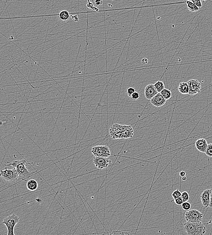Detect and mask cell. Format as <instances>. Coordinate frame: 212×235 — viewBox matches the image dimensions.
<instances>
[{"label": "cell", "instance_id": "cell-26", "mask_svg": "<svg viewBox=\"0 0 212 235\" xmlns=\"http://www.w3.org/2000/svg\"><path fill=\"white\" fill-rule=\"evenodd\" d=\"M135 91V90L134 88L130 87L128 88V89L127 90V94L128 96L131 97L132 95L134 94Z\"/></svg>", "mask_w": 212, "mask_h": 235}, {"label": "cell", "instance_id": "cell-13", "mask_svg": "<svg viewBox=\"0 0 212 235\" xmlns=\"http://www.w3.org/2000/svg\"><path fill=\"white\" fill-rule=\"evenodd\" d=\"M200 197L204 207H209L210 203V190L209 189L204 190L201 194Z\"/></svg>", "mask_w": 212, "mask_h": 235}, {"label": "cell", "instance_id": "cell-10", "mask_svg": "<svg viewBox=\"0 0 212 235\" xmlns=\"http://www.w3.org/2000/svg\"><path fill=\"white\" fill-rule=\"evenodd\" d=\"M150 100L151 103L156 107H160L163 106L167 102V100L163 97L160 92L157 93L155 96L152 98Z\"/></svg>", "mask_w": 212, "mask_h": 235}, {"label": "cell", "instance_id": "cell-20", "mask_svg": "<svg viewBox=\"0 0 212 235\" xmlns=\"http://www.w3.org/2000/svg\"><path fill=\"white\" fill-rule=\"evenodd\" d=\"M154 87L158 92H161L164 89H165V85L164 83L160 80L156 82L154 84Z\"/></svg>", "mask_w": 212, "mask_h": 235}, {"label": "cell", "instance_id": "cell-9", "mask_svg": "<svg viewBox=\"0 0 212 235\" xmlns=\"http://www.w3.org/2000/svg\"><path fill=\"white\" fill-rule=\"evenodd\" d=\"M109 133L111 137L113 139L122 138V129L121 125L117 123L113 124L110 128Z\"/></svg>", "mask_w": 212, "mask_h": 235}, {"label": "cell", "instance_id": "cell-14", "mask_svg": "<svg viewBox=\"0 0 212 235\" xmlns=\"http://www.w3.org/2000/svg\"><path fill=\"white\" fill-rule=\"evenodd\" d=\"M208 145L207 141L204 138L198 139L196 141L195 144V146L197 149L199 150V152L204 153L206 152Z\"/></svg>", "mask_w": 212, "mask_h": 235}, {"label": "cell", "instance_id": "cell-19", "mask_svg": "<svg viewBox=\"0 0 212 235\" xmlns=\"http://www.w3.org/2000/svg\"><path fill=\"white\" fill-rule=\"evenodd\" d=\"M160 93L163 96V97L166 99V100H169L172 98V92L170 90L165 88Z\"/></svg>", "mask_w": 212, "mask_h": 235}, {"label": "cell", "instance_id": "cell-31", "mask_svg": "<svg viewBox=\"0 0 212 235\" xmlns=\"http://www.w3.org/2000/svg\"><path fill=\"white\" fill-rule=\"evenodd\" d=\"M210 203L209 207L212 208V189H210Z\"/></svg>", "mask_w": 212, "mask_h": 235}, {"label": "cell", "instance_id": "cell-6", "mask_svg": "<svg viewBox=\"0 0 212 235\" xmlns=\"http://www.w3.org/2000/svg\"><path fill=\"white\" fill-rule=\"evenodd\" d=\"M91 153L95 157L108 158L111 156V152L107 146H93Z\"/></svg>", "mask_w": 212, "mask_h": 235}, {"label": "cell", "instance_id": "cell-1", "mask_svg": "<svg viewBox=\"0 0 212 235\" xmlns=\"http://www.w3.org/2000/svg\"><path fill=\"white\" fill-rule=\"evenodd\" d=\"M8 163L9 164L5 165V166H11L15 168L17 171L20 178H26L29 177L31 175V173L26 166V164H29V163L25 159L14 161L12 162H8Z\"/></svg>", "mask_w": 212, "mask_h": 235}, {"label": "cell", "instance_id": "cell-21", "mask_svg": "<svg viewBox=\"0 0 212 235\" xmlns=\"http://www.w3.org/2000/svg\"><path fill=\"white\" fill-rule=\"evenodd\" d=\"M181 207L182 209L185 211H189L191 208V204L188 201L184 202L181 204Z\"/></svg>", "mask_w": 212, "mask_h": 235}, {"label": "cell", "instance_id": "cell-7", "mask_svg": "<svg viewBox=\"0 0 212 235\" xmlns=\"http://www.w3.org/2000/svg\"><path fill=\"white\" fill-rule=\"evenodd\" d=\"M93 163L95 167L99 170H102L107 168L112 163V161L109 158L103 157H93Z\"/></svg>", "mask_w": 212, "mask_h": 235}, {"label": "cell", "instance_id": "cell-12", "mask_svg": "<svg viewBox=\"0 0 212 235\" xmlns=\"http://www.w3.org/2000/svg\"><path fill=\"white\" fill-rule=\"evenodd\" d=\"M122 129V138L128 139L133 137L134 129L131 126L121 125Z\"/></svg>", "mask_w": 212, "mask_h": 235}, {"label": "cell", "instance_id": "cell-2", "mask_svg": "<svg viewBox=\"0 0 212 235\" xmlns=\"http://www.w3.org/2000/svg\"><path fill=\"white\" fill-rule=\"evenodd\" d=\"M184 228L188 235H202L206 232V227L201 223H193L187 222L185 223Z\"/></svg>", "mask_w": 212, "mask_h": 235}, {"label": "cell", "instance_id": "cell-30", "mask_svg": "<svg viewBox=\"0 0 212 235\" xmlns=\"http://www.w3.org/2000/svg\"><path fill=\"white\" fill-rule=\"evenodd\" d=\"M148 59L147 58H143L142 59V61H141V63L143 64H147V63H148Z\"/></svg>", "mask_w": 212, "mask_h": 235}, {"label": "cell", "instance_id": "cell-23", "mask_svg": "<svg viewBox=\"0 0 212 235\" xmlns=\"http://www.w3.org/2000/svg\"><path fill=\"white\" fill-rule=\"evenodd\" d=\"M181 197L183 199V202H186L189 200V194L186 191H184L181 194Z\"/></svg>", "mask_w": 212, "mask_h": 235}, {"label": "cell", "instance_id": "cell-16", "mask_svg": "<svg viewBox=\"0 0 212 235\" xmlns=\"http://www.w3.org/2000/svg\"><path fill=\"white\" fill-rule=\"evenodd\" d=\"M178 90L180 93L183 95L189 94V87L188 83L185 82L180 83L179 87H178Z\"/></svg>", "mask_w": 212, "mask_h": 235}, {"label": "cell", "instance_id": "cell-18", "mask_svg": "<svg viewBox=\"0 0 212 235\" xmlns=\"http://www.w3.org/2000/svg\"><path fill=\"white\" fill-rule=\"evenodd\" d=\"M70 14H71L69 12L67 11V10H63L59 13L58 16H59V18H60V19L61 20L63 21H66L69 19Z\"/></svg>", "mask_w": 212, "mask_h": 235}, {"label": "cell", "instance_id": "cell-25", "mask_svg": "<svg viewBox=\"0 0 212 235\" xmlns=\"http://www.w3.org/2000/svg\"><path fill=\"white\" fill-rule=\"evenodd\" d=\"M193 3H194L196 6L200 8L202 7V3L201 0H190Z\"/></svg>", "mask_w": 212, "mask_h": 235}, {"label": "cell", "instance_id": "cell-3", "mask_svg": "<svg viewBox=\"0 0 212 235\" xmlns=\"http://www.w3.org/2000/svg\"><path fill=\"white\" fill-rule=\"evenodd\" d=\"M20 218L15 214H12L3 219L2 223L6 226L8 228V235H15V226L19 223Z\"/></svg>", "mask_w": 212, "mask_h": 235}, {"label": "cell", "instance_id": "cell-5", "mask_svg": "<svg viewBox=\"0 0 212 235\" xmlns=\"http://www.w3.org/2000/svg\"><path fill=\"white\" fill-rule=\"evenodd\" d=\"M203 217V214L196 209L189 210L185 214V220L187 222L189 223H202Z\"/></svg>", "mask_w": 212, "mask_h": 235}, {"label": "cell", "instance_id": "cell-11", "mask_svg": "<svg viewBox=\"0 0 212 235\" xmlns=\"http://www.w3.org/2000/svg\"><path fill=\"white\" fill-rule=\"evenodd\" d=\"M158 93V92L157 91L155 87H154V84H150L145 87L144 94L146 99L148 100H150Z\"/></svg>", "mask_w": 212, "mask_h": 235}, {"label": "cell", "instance_id": "cell-32", "mask_svg": "<svg viewBox=\"0 0 212 235\" xmlns=\"http://www.w3.org/2000/svg\"><path fill=\"white\" fill-rule=\"evenodd\" d=\"M180 176L181 177H183L184 176H186V173L184 171H181L180 172Z\"/></svg>", "mask_w": 212, "mask_h": 235}, {"label": "cell", "instance_id": "cell-22", "mask_svg": "<svg viewBox=\"0 0 212 235\" xmlns=\"http://www.w3.org/2000/svg\"><path fill=\"white\" fill-rule=\"evenodd\" d=\"M205 153L208 157H212V144H208L207 150Z\"/></svg>", "mask_w": 212, "mask_h": 235}, {"label": "cell", "instance_id": "cell-17", "mask_svg": "<svg viewBox=\"0 0 212 235\" xmlns=\"http://www.w3.org/2000/svg\"><path fill=\"white\" fill-rule=\"evenodd\" d=\"M186 5L187 6V8L190 12H198L200 10V8L197 6L194 3H193L192 1L187 0L185 1Z\"/></svg>", "mask_w": 212, "mask_h": 235}, {"label": "cell", "instance_id": "cell-33", "mask_svg": "<svg viewBox=\"0 0 212 235\" xmlns=\"http://www.w3.org/2000/svg\"><path fill=\"white\" fill-rule=\"evenodd\" d=\"M182 180L183 181H186L187 180V177H186V176H184V177H182Z\"/></svg>", "mask_w": 212, "mask_h": 235}, {"label": "cell", "instance_id": "cell-29", "mask_svg": "<svg viewBox=\"0 0 212 235\" xmlns=\"http://www.w3.org/2000/svg\"><path fill=\"white\" fill-rule=\"evenodd\" d=\"M95 3L96 5H102L103 4V1L102 0H95Z\"/></svg>", "mask_w": 212, "mask_h": 235}, {"label": "cell", "instance_id": "cell-24", "mask_svg": "<svg viewBox=\"0 0 212 235\" xmlns=\"http://www.w3.org/2000/svg\"><path fill=\"white\" fill-rule=\"evenodd\" d=\"M181 194H182V193L180 192V190H176L173 191V193L172 194V196L173 197L174 199H175L176 198L181 197Z\"/></svg>", "mask_w": 212, "mask_h": 235}, {"label": "cell", "instance_id": "cell-27", "mask_svg": "<svg viewBox=\"0 0 212 235\" xmlns=\"http://www.w3.org/2000/svg\"><path fill=\"white\" fill-rule=\"evenodd\" d=\"M174 202L176 204L178 205H181L182 203L184 202L181 197H179V198H176V199H174Z\"/></svg>", "mask_w": 212, "mask_h": 235}, {"label": "cell", "instance_id": "cell-28", "mask_svg": "<svg viewBox=\"0 0 212 235\" xmlns=\"http://www.w3.org/2000/svg\"><path fill=\"white\" fill-rule=\"evenodd\" d=\"M131 97L132 99V100H137L139 98V94L138 92H137L135 91L134 94L132 95Z\"/></svg>", "mask_w": 212, "mask_h": 235}, {"label": "cell", "instance_id": "cell-15", "mask_svg": "<svg viewBox=\"0 0 212 235\" xmlns=\"http://www.w3.org/2000/svg\"><path fill=\"white\" fill-rule=\"evenodd\" d=\"M38 183L37 181L34 179H30L26 183V186L28 190L34 191L38 188Z\"/></svg>", "mask_w": 212, "mask_h": 235}, {"label": "cell", "instance_id": "cell-4", "mask_svg": "<svg viewBox=\"0 0 212 235\" xmlns=\"http://www.w3.org/2000/svg\"><path fill=\"white\" fill-rule=\"evenodd\" d=\"M0 175L4 180L9 182L16 181L19 177L17 171L14 168L9 169L5 167L1 170Z\"/></svg>", "mask_w": 212, "mask_h": 235}, {"label": "cell", "instance_id": "cell-8", "mask_svg": "<svg viewBox=\"0 0 212 235\" xmlns=\"http://www.w3.org/2000/svg\"><path fill=\"white\" fill-rule=\"evenodd\" d=\"M189 87V94L191 96L196 95L200 91L201 84L197 80L191 79L187 82Z\"/></svg>", "mask_w": 212, "mask_h": 235}]
</instances>
